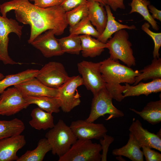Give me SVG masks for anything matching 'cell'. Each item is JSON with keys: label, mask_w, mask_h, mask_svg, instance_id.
<instances>
[{"label": "cell", "mask_w": 161, "mask_h": 161, "mask_svg": "<svg viewBox=\"0 0 161 161\" xmlns=\"http://www.w3.org/2000/svg\"><path fill=\"white\" fill-rule=\"evenodd\" d=\"M105 6L107 16V20L104 30L97 38L99 41L106 43L109 39L112 37L113 34L120 30L128 29L131 30L136 29V27L134 25L129 26L121 24L117 21L113 16L110 7L107 5Z\"/></svg>", "instance_id": "21"}, {"label": "cell", "mask_w": 161, "mask_h": 161, "mask_svg": "<svg viewBox=\"0 0 161 161\" xmlns=\"http://www.w3.org/2000/svg\"><path fill=\"white\" fill-rule=\"evenodd\" d=\"M24 97L29 96H47L57 97L58 88L48 87L45 85L35 77L14 86Z\"/></svg>", "instance_id": "14"}, {"label": "cell", "mask_w": 161, "mask_h": 161, "mask_svg": "<svg viewBox=\"0 0 161 161\" xmlns=\"http://www.w3.org/2000/svg\"><path fill=\"white\" fill-rule=\"evenodd\" d=\"M78 71L81 75L84 85L94 95L103 88L105 83L100 71V62L94 63L83 61L77 65Z\"/></svg>", "instance_id": "8"}, {"label": "cell", "mask_w": 161, "mask_h": 161, "mask_svg": "<svg viewBox=\"0 0 161 161\" xmlns=\"http://www.w3.org/2000/svg\"><path fill=\"white\" fill-rule=\"evenodd\" d=\"M139 71L140 74L135 78L133 85L142 80L161 79V58H154L150 64Z\"/></svg>", "instance_id": "27"}, {"label": "cell", "mask_w": 161, "mask_h": 161, "mask_svg": "<svg viewBox=\"0 0 161 161\" xmlns=\"http://www.w3.org/2000/svg\"><path fill=\"white\" fill-rule=\"evenodd\" d=\"M70 34L88 35L98 38L101 33L93 26L88 16L84 18L74 26L70 27Z\"/></svg>", "instance_id": "31"}, {"label": "cell", "mask_w": 161, "mask_h": 161, "mask_svg": "<svg viewBox=\"0 0 161 161\" xmlns=\"http://www.w3.org/2000/svg\"><path fill=\"white\" fill-rule=\"evenodd\" d=\"M30 115L32 119L29 121V123L35 129L38 130H46L52 128L55 125L52 114L44 111L39 107L34 109Z\"/></svg>", "instance_id": "23"}, {"label": "cell", "mask_w": 161, "mask_h": 161, "mask_svg": "<svg viewBox=\"0 0 161 161\" xmlns=\"http://www.w3.org/2000/svg\"><path fill=\"white\" fill-rule=\"evenodd\" d=\"M117 157H116V158L118 160L120 161H124L125 160L121 156H117Z\"/></svg>", "instance_id": "41"}, {"label": "cell", "mask_w": 161, "mask_h": 161, "mask_svg": "<svg viewBox=\"0 0 161 161\" xmlns=\"http://www.w3.org/2000/svg\"><path fill=\"white\" fill-rule=\"evenodd\" d=\"M148 8L149 9V11L151 13V16L154 19L158 20L161 21V11L157 9L154 6L150 4L148 6Z\"/></svg>", "instance_id": "39"}, {"label": "cell", "mask_w": 161, "mask_h": 161, "mask_svg": "<svg viewBox=\"0 0 161 161\" xmlns=\"http://www.w3.org/2000/svg\"><path fill=\"white\" fill-rule=\"evenodd\" d=\"M23 27V26L20 25L16 20L0 16V61L4 64H20L13 61L9 55L8 35L11 33H14L20 39Z\"/></svg>", "instance_id": "10"}, {"label": "cell", "mask_w": 161, "mask_h": 161, "mask_svg": "<svg viewBox=\"0 0 161 161\" xmlns=\"http://www.w3.org/2000/svg\"><path fill=\"white\" fill-rule=\"evenodd\" d=\"M125 83V89L123 92L125 98L143 95L147 96L151 93L161 91V79H154L147 83L140 82L133 86H130L127 83Z\"/></svg>", "instance_id": "17"}, {"label": "cell", "mask_w": 161, "mask_h": 161, "mask_svg": "<svg viewBox=\"0 0 161 161\" xmlns=\"http://www.w3.org/2000/svg\"><path fill=\"white\" fill-rule=\"evenodd\" d=\"M103 139H100V144L101 145L102 154H101V161H107V157L109 146L114 141L113 137L105 134L103 137Z\"/></svg>", "instance_id": "34"}, {"label": "cell", "mask_w": 161, "mask_h": 161, "mask_svg": "<svg viewBox=\"0 0 161 161\" xmlns=\"http://www.w3.org/2000/svg\"><path fill=\"white\" fill-rule=\"evenodd\" d=\"M12 10H14L18 21L30 26L28 41L29 44L39 35L49 30H54L55 35H61L68 25L66 12L61 5L43 8L31 3L29 0H12L0 5L3 17H6L7 13Z\"/></svg>", "instance_id": "1"}, {"label": "cell", "mask_w": 161, "mask_h": 161, "mask_svg": "<svg viewBox=\"0 0 161 161\" xmlns=\"http://www.w3.org/2000/svg\"><path fill=\"white\" fill-rule=\"evenodd\" d=\"M55 35L54 30H48L36 37L30 44L39 50L46 58L61 55L64 53Z\"/></svg>", "instance_id": "13"}, {"label": "cell", "mask_w": 161, "mask_h": 161, "mask_svg": "<svg viewBox=\"0 0 161 161\" xmlns=\"http://www.w3.org/2000/svg\"><path fill=\"white\" fill-rule=\"evenodd\" d=\"M88 17L92 25L101 34L106 27L107 20V13L103 6L98 2L87 1Z\"/></svg>", "instance_id": "18"}, {"label": "cell", "mask_w": 161, "mask_h": 161, "mask_svg": "<svg viewBox=\"0 0 161 161\" xmlns=\"http://www.w3.org/2000/svg\"><path fill=\"white\" fill-rule=\"evenodd\" d=\"M83 85L80 75L70 77L68 80L58 88L57 97L60 104V108L65 113L70 112L80 103V96L77 90L79 86Z\"/></svg>", "instance_id": "7"}, {"label": "cell", "mask_w": 161, "mask_h": 161, "mask_svg": "<svg viewBox=\"0 0 161 161\" xmlns=\"http://www.w3.org/2000/svg\"><path fill=\"white\" fill-rule=\"evenodd\" d=\"M87 2V0H64L60 5L66 12L79 5L86 3Z\"/></svg>", "instance_id": "36"}, {"label": "cell", "mask_w": 161, "mask_h": 161, "mask_svg": "<svg viewBox=\"0 0 161 161\" xmlns=\"http://www.w3.org/2000/svg\"><path fill=\"white\" fill-rule=\"evenodd\" d=\"M150 4V2L148 0H132L130 4L131 9L129 13H139L150 24L153 29L157 31L159 28L157 22L152 18L148 10V6Z\"/></svg>", "instance_id": "29"}, {"label": "cell", "mask_w": 161, "mask_h": 161, "mask_svg": "<svg viewBox=\"0 0 161 161\" xmlns=\"http://www.w3.org/2000/svg\"><path fill=\"white\" fill-rule=\"evenodd\" d=\"M150 25L148 22H145L142 26L143 30L150 36L154 43L153 52V58H160L159 50L161 46V33H156L151 31L149 29Z\"/></svg>", "instance_id": "33"}, {"label": "cell", "mask_w": 161, "mask_h": 161, "mask_svg": "<svg viewBox=\"0 0 161 161\" xmlns=\"http://www.w3.org/2000/svg\"><path fill=\"white\" fill-rule=\"evenodd\" d=\"M88 14L87 3L83 4L66 12V21L70 27H72L77 24L84 18L87 17Z\"/></svg>", "instance_id": "32"}, {"label": "cell", "mask_w": 161, "mask_h": 161, "mask_svg": "<svg viewBox=\"0 0 161 161\" xmlns=\"http://www.w3.org/2000/svg\"><path fill=\"white\" fill-rule=\"evenodd\" d=\"M106 5H109L114 11H116L118 8H125L123 0H106Z\"/></svg>", "instance_id": "38"}, {"label": "cell", "mask_w": 161, "mask_h": 161, "mask_svg": "<svg viewBox=\"0 0 161 161\" xmlns=\"http://www.w3.org/2000/svg\"><path fill=\"white\" fill-rule=\"evenodd\" d=\"M45 137L51 147L52 154L59 157L65 154L78 139L69 126L62 119L46 133Z\"/></svg>", "instance_id": "3"}, {"label": "cell", "mask_w": 161, "mask_h": 161, "mask_svg": "<svg viewBox=\"0 0 161 161\" xmlns=\"http://www.w3.org/2000/svg\"><path fill=\"white\" fill-rule=\"evenodd\" d=\"M46 86L58 88L69 78L63 65L56 61H50L39 70L35 77Z\"/></svg>", "instance_id": "9"}, {"label": "cell", "mask_w": 161, "mask_h": 161, "mask_svg": "<svg viewBox=\"0 0 161 161\" xmlns=\"http://www.w3.org/2000/svg\"><path fill=\"white\" fill-rule=\"evenodd\" d=\"M25 128L23 122L17 118L9 121L0 120V140L21 134Z\"/></svg>", "instance_id": "28"}, {"label": "cell", "mask_w": 161, "mask_h": 161, "mask_svg": "<svg viewBox=\"0 0 161 161\" xmlns=\"http://www.w3.org/2000/svg\"><path fill=\"white\" fill-rule=\"evenodd\" d=\"M51 150V147L46 138H42L39 140L34 149L27 151L17 161H42L46 154Z\"/></svg>", "instance_id": "26"}, {"label": "cell", "mask_w": 161, "mask_h": 161, "mask_svg": "<svg viewBox=\"0 0 161 161\" xmlns=\"http://www.w3.org/2000/svg\"><path fill=\"white\" fill-rule=\"evenodd\" d=\"M129 109L152 125L157 124L161 121V99L149 102L141 111L132 108Z\"/></svg>", "instance_id": "22"}, {"label": "cell", "mask_w": 161, "mask_h": 161, "mask_svg": "<svg viewBox=\"0 0 161 161\" xmlns=\"http://www.w3.org/2000/svg\"><path fill=\"white\" fill-rule=\"evenodd\" d=\"M129 130L138 141L141 148L145 146L161 151V138L144 129L139 120L133 118Z\"/></svg>", "instance_id": "15"}, {"label": "cell", "mask_w": 161, "mask_h": 161, "mask_svg": "<svg viewBox=\"0 0 161 161\" xmlns=\"http://www.w3.org/2000/svg\"><path fill=\"white\" fill-rule=\"evenodd\" d=\"M69 127L78 139L100 140L108 131L103 124L95 123L85 120L73 121Z\"/></svg>", "instance_id": "12"}, {"label": "cell", "mask_w": 161, "mask_h": 161, "mask_svg": "<svg viewBox=\"0 0 161 161\" xmlns=\"http://www.w3.org/2000/svg\"><path fill=\"white\" fill-rule=\"evenodd\" d=\"M30 1H34L35 0H29Z\"/></svg>", "instance_id": "44"}, {"label": "cell", "mask_w": 161, "mask_h": 161, "mask_svg": "<svg viewBox=\"0 0 161 161\" xmlns=\"http://www.w3.org/2000/svg\"><path fill=\"white\" fill-rule=\"evenodd\" d=\"M39 70L29 69L18 73L8 75L0 80V95L6 89L12 86L26 81L35 77Z\"/></svg>", "instance_id": "24"}, {"label": "cell", "mask_w": 161, "mask_h": 161, "mask_svg": "<svg viewBox=\"0 0 161 161\" xmlns=\"http://www.w3.org/2000/svg\"><path fill=\"white\" fill-rule=\"evenodd\" d=\"M30 105L35 104L38 107L47 112L58 113L60 111V106L57 97L47 96H29L25 97Z\"/></svg>", "instance_id": "25"}, {"label": "cell", "mask_w": 161, "mask_h": 161, "mask_svg": "<svg viewBox=\"0 0 161 161\" xmlns=\"http://www.w3.org/2000/svg\"><path fill=\"white\" fill-rule=\"evenodd\" d=\"M29 105L16 87H8L0 96V115H14L26 109Z\"/></svg>", "instance_id": "11"}, {"label": "cell", "mask_w": 161, "mask_h": 161, "mask_svg": "<svg viewBox=\"0 0 161 161\" xmlns=\"http://www.w3.org/2000/svg\"><path fill=\"white\" fill-rule=\"evenodd\" d=\"M114 34L106 43L110 55L109 58L115 61L120 60L130 67L135 66V59L131 48L132 44L129 40L127 32L123 29Z\"/></svg>", "instance_id": "4"}, {"label": "cell", "mask_w": 161, "mask_h": 161, "mask_svg": "<svg viewBox=\"0 0 161 161\" xmlns=\"http://www.w3.org/2000/svg\"><path fill=\"white\" fill-rule=\"evenodd\" d=\"M141 147L134 136L130 133L127 144L121 148L114 149L113 155L125 157L132 161H143V155Z\"/></svg>", "instance_id": "19"}, {"label": "cell", "mask_w": 161, "mask_h": 161, "mask_svg": "<svg viewBox=\"0 0 161 161\" xmlns=\"http://www.w3.org/2000/svg\"><path fill=\"white\" fill-rule=\"evenodd\" d=\"M81 41V52L85 58H94L100 55L107 48V45L88 35L79 36Z\"/></svg>", "instance_id": "20"}, {"label": "cell", "mask_w": 161, "mask_h": 161, "mask_svg": "<svg viewBox=\"0 0 161 161\" xmlns=\"http://www.w3.org/2000/svg\"><path fill=\"white\" fill-rule=\"evenodd\" d=\"M100 63V71L105 83V88L112 99L121 102L124 98L123 92L125 86L122 83L134 84L135 78L140 74L139 70H134L121 64L118 60L110 58Z\"/></svg>", "instance_id": "2"}, {"label": "cell", "mask_w": 161, "mask_h": 161, "mask_svg": "<svg viewBox=\"0 0 161 161\" xmlns=\"http://www.w3.org/2000/svg\"><path fill=\"white\" fill-rule=\"evenodd\" d=\"M64 0H35L34 4L43 8L60 5Z\"/></svg>", "instance_id": "37"}, {"label": "cell", "mask_w": 161, "mask_h": 161, "mask_svg": "<svg viewBox=\"0 0 161 161\" xmlns=\"http://www.w3.org/2000/svg\"><path fill=\"white\" fill-rule=\"evenodd\" d=\"M101 147L91 140L77 139L58 161H100Z\"/></svg>", "instance_id": "5"}, {"label": "cell", "mask_w": 161, "mask_h": 161, "mask_svg": "<svg viewBox=\"0 0 161 161\" xmlns=\"http://www.w3.org/2000/svg\"><path fill=\"white\" fill-rule=\"evenodd\" d=\"M87 1H93L98 2L103 6H105L106 5V0H87Z\"/></svg>", "instance_id": "40"}, {"label": "cell", "mask_w": 161, "mask_h": 161, "mask_svg": "<svg viewBox=\"0 0 161 161\" xmlns=\"http://www.w3.org/2000/svg\"><path fill=\"white\" fill-rule=\"evenodd\" d=\"M26 144L24 136L21 134L0 139V161H17V151Z\"/></svg>", "instance_id": "16"}, {"label": "cell", "mask_w": 161, "mask_h": 161, "mask_svg": "<svg viewBox=\"0 0 161 161\" xmlns=\"http://www.w3.org/2000/svg\"><path fill=\"white\" fill-rule=\"evenodd\" d=\"M156 134L160 138H161V129Z\"/></svg>", "instance_id": "42"}, {"label": "cell", "mask_w": 161, "mask_h": 161, "mask_svg": "<svg viewBox=\"0 0 161 161\" xmlns=\"http://www.w3.org/2000/svg\"><path fill=\"white\" fill-rule=\"evenodd\" d=\"M4 77V75L2 73L0 72V80L2 79Z\"/></svg>", "instance_id": "43"}, {"label": "cell", "mask_w": 161, "mask_h": 161, "mask_svg": "<svg viewBox=\"0 0 161 161\" xmlns=\"http://www.w3.org/2000/svg\"><path fill=\"white\" fill-rule=\"evenodd\" d=\"M142 151L146 161H161V154L151 148L143 147Z\"/></svg>", "instance_id": "35"}, {"label": "cell", "mask_w": 161, "mask_h": 161, "mask_svg": "<svg viewBox=\"0 0 161 161\" xmlns=\"http://www.w3.org/2000/svg\"><path fill=\"white\" fill-rule=\"evenodd\" d=\"M112 98L105 87L93 95L90 114L85 120L94 122L100 117L109 114L108 120L123 117L124 114L121 111L114 106Z\"/></svg>", "instance_id": "6"}, {"label": "cell", "mask_w": 161, "mask_h": 161, "mask_svg": "<svg viewBox=\"0 0 161 161\" xmlns=\"http://www.w3.org/2000/svg\"><path fill=\"white\" fill-rule=\"evenodd\" d=\"M58 42L64 53L78 55L81 51V41L78 35L70 34L59 39Z\"/></svg>", "instance_id": "30"}]
</instances>
